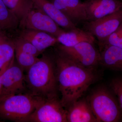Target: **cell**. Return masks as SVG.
<instances>
[{
    "label": "cell",
    "mask_w": 122,
    "mask_h": 122,
    "mask_svg": "<svg viewBox=\"0 0 122 122\" xmlns=\"http://www.w3.org/2000/svg\"><path fill=\"white\" fill-rule=\"evenodd\" d=\"M20 20L0 0V30L14 29L19 25Z\"/></svg>",
    "instance_id": "cell-19"
},
{
    "label": "cell",
    "mask_w": 122,
    "mask_h": 122,
    "mask_svg": "<svg viewBox=\"0 0 122 122\" xmlns=\"http://www.w3.org/2000/svg\"><path fill=\"white\" fill-rule=\"evenodd\" d=\"M69 122H97L87 99H78L66 109Z\"/></svg>",
    "instance_id": "cell-12"
},
{
    "label": "cell",
    "mask_w": 122,
    "mask_h": 122,
    "mask_svg": "<svg viewBox=\"0 0 122 122\" xmlns=\"http://www.w3.org/2000/svg\"><path fill=\"white\" fill-rule=\"evenodd\" d=\"M43 99L29 93L2 96L0 97V117L25 122Z\"/></svg>",
    "instance_id": "cell-3"
},
{
    "label": "cell",
    "mask_w": 122,
    "mask_h": 122,
    "mask_svg": "<svg viewBox=\"0 0 122 122\" xmlns=\"http://www.w3.org/2000/svg\"><path fill=\"white\" fill-rule=\"evenodd\" d=\"M24 72L14 60L11 65L0 75L2 87L0 97L22 93L26 86Z\"/></svg>",
    "instance_id": "cell-8"
},
{
    "label": "cell",
    "mask_w": 122,
    "mask_h": 122,
    "mask_svg": "<svg viewBox=\"0 0 122 122\" xmlns=\"http://www.w3.org/2000/svg\"><path fill=\"white\" fill-rule=\"evenodd\" d=\"M99 45L101 48L106 46H112L122 49V22L117 30Z\"/></svg>",
    "instance_id": "cell-22"
},
{
    "label": "cell",
    "mask_w": 122,
    "mask_h": 122,
    "mask_svg": "<svg viewBox=\"0 0 122 122\" xmlns=\"http://www.w3.org/2000/svg\"><path fill=\"white\" fill-rule=\"evenodd\" d=\"M15 50L38 57L42 53L32 44L22 38L18 37L14 39Z\"/></svg>",
    "instance_id": "cell-21"
},
{
    "label": "cell",
    "mask_w": 122,
    "mask_h": 122,
    "mask_svg": "<svg viewBox=\"0 0 122 122\" xmlns=\"http://www.w3.org/2000/svg\"><path fill=\"white\" fill-rule=\"evenodd\" d=\"M25 82L30 93L43 99L57 97L54 57L44 54L27 71Z\"/></svg>",
    "instance_id": "cell-2"
},
{
    "label": "cell",
    "mask_w": 122,
    "mask_h": 122,
    "mask_svg": "<svg viewBox=\"0 0 122 122\" xmlns=\"http://www.w3.org/2000/svg\"><path fill=\"white\" fill-rule=\"evenodd\" d=\"M58 43L68 47L73 46L82 42L94 44V37L87 31L78 28L69 31H65L57 38Z\"/></svg>",
    "instance_id": "cell-17"
},
{
    "label": "cell",
    "mask_w": 122,
    "mask_h": 122,
    "mask_svg": "<svg viewBox=\"0 0 122 122\" xmlns=\"http://www.w3.org/2000/svg\"><path fill=\"white\" fill-rule=\"evenodd\" d=\"M54 57L58 89L61 93L60 100L66 110L81 98L97 76L95 70L76 63L58 49Z\"/></svg>",
    "instance_id": "cell-1"
},
{
    "label": "cell",
    "mask_w": 122,
    "mask_h": 122,
    "mask_svg": "<svg viewBox=\"0 0 122 122\" xmlns=\"http://www.w3.org/2000/svg\"><path fill=\"white\" fill-rule=\"evenodd\" d=\"M87 100L98 122H117L122 120V111L118 102L107 88L96 89Z\"/></svg>",
    "instance_id": "cell-4"
},
{
    "label": "cell",
    "mask_w": 122,
    "mask_h": 122,
    "mask_svg": "<svg viewBox=\"0 0 122 122\" xmlns=\"http://www.w3.org/2000/svg\"><path fill=\"white\" fill-rule=\"evenodd\" d=\"M17 62L24 71H27L38 59V57L15 50Z\"/></svg>",
    "instance_id": "cell-20"
},
{
    "label": "cell",
    "mask_w": 122,
    "mask_h": 122,
    "mask_svg": "<svg viewBox=\"0 0 122 122\" xmlns=\"http://www.w3.org/2000/svg\"><path fill=\"white\" fill-rule=\"evenodd\" d=\"M34 5L50 17L59 26L66 31L77 27L65 15L49 0H32Z\"/></svg>",
    "instance_id": "cell-13"
},
{
    "label": "cell",
    "mask_w": 122,
    "mask_h": 122,
    "mask_svg": "<svg viewBox=\"0 0 122 122\" xmlns=\"http://www.w3.org/2000/svg\"><path fill=\"white\" fill-rule=\"evenodd\" d=\"M15 55L14 39L0 31V75L13 62Z\"/></svg>",
    "instance_id": "cell-15"
},
{
    "label": "cell",
    "mask_w": 122,
    "mask_h": 122,
    "mask_svg": "<svg viewBox=\"0 0 122 122\" xmlns=\"http://www.w3.org/2000/svg\"><path fill=\"white\" fill-rule=\"evenodd\" d=\"M74 25L87 21L83 2L80 0H50Z\"/></svg>",
    "instance_id": "cell-11"
},
{
    "label": "cell",
    "mask_w": 122,
    "mask_h": 122,
    "mask_svg": "<svg viewBox=\"0 0 122 122\" xmlns=\"http://www.w3.org/2000/svg\"><path fill=\"white\" fill-rule=\"evenodd\" d=\"M99 64L110 69L122 71V49L112 46L101 48Z\"/></svg>",
    "instance_id": "cell-16"
},
{
    "label": "cell",
    "mask_w": 122,
    "mask_h": 122,
    "mask_svg": "<svg viewBox=\"0 0 122 122\" xmlns=\"http://www.w3.org/2000/svg\"><path fill=\"white\" fill-rule=\"evenodd\" d=\"M19 37L29 42L42 53L58 43L57 38L47 33L30 29H23Z\"/></svg>",
    "instance_id": "cell-14"
},
{
    "label": "cell",
    "mask_w": 122,
    "mask_h": 122,
    "mask_svg": "<svg viewBox=\"0 0 122 122\" xmlns=\"http://www.w3.org/2000/svg\"><path fill=\"white\" fill-rule=\"evenodd\" d=\"M2 85H1V82L0 79V97L1 96V93H2Z\"/></svg>",
    "instance_id": "cell-24"
},
{
    "label": "cell",
    "mask_w": 122,
    "mask_h": 122,
    "mask_svg": "<svg viewBox=\"0 0 122 122\" xmlns=\"http://www.w3.org/2000/svg\"><path fill=\"white\" fill-rule=\"evenodd\" d=\"M110 86L114 94L117 96L122 111V78H116L112 80Z\"/></svg>",
    "instance_id": "cell-23"
},
{
    "label": "cell",
    "mask_w": 122,
    "mask_h": 122,
    "mask_svg": "<svg viewBox=\"0 0 122 122\" xmlns=\"http://www.w3.org/2000/svg\"><path fill=\"white\" fill-rule=\"evenodd\" d=\"M122 22V9L105 17L86 25V31L95 36L99 44L117 30Z\"/></svg>",
    "instance_id": "cell-9"
},
{
    "label": "cell",
    "mask_w": 122,
    "mask_h": 122,
    "mask_svg": "<svg viewBox=\"0 0 122 122\" xmlns=\"http://www.w3.org/2000/svg\"><path fill=\"white\" fill-rule=\"evenodd\" d=\"M6 7L20 21L33 8L32 0H2Z\"/></svg>",
    "instance_id": "cell-18"
},
{
    "label": "cell",
    "mask_w": 122,
    "mask_h": 122,
    "mask_svg": "<svg viewBox=\"0 0 122 122\" xmlns=\"http://www.w3.org/2000/svg\"><path fill=\"white\" fill-rule=\"evenodd\" d=\"M19 25L22 29H30L45 32L57 38L66 31L34 5L33 8L20 21Z\"/></svg>",
    "instance_id": "cell-6"
},
{
    "label": "cell",
    "mask_w": 122,
    "mask_h": 122,
    "mask_svg": "<svg viewBox=\"0 0 122 122\" xmlns=\"http://www.w3.org/2000/svg\"><path fill=\"white\" fill-rule=\"evenodd\" d=\"M87 21H94L122 9L119 0H87L83 2Z\"/></svg>",
    "instance_id": "cell-10"
},
{
    "label": "cell",
    "mask_w": 122,
    "mask_h": 122,
    "mask_svg": "<svg viewBox=\"0 0 122 122\" xmlns=\"http://www.w3.org/2000/svg\"><path fill=\"white\" fill-rule=\"evenodd\" d=\"M25 122H68L67 110L58 96L44 99Z\"/></svg>",
    "instance_id": "cell-5"
},
{
    "label": "cell",
    "mask_w": 122,
    "mask_h": 122,
    "mask_svg": "<svg viewBox=\"0 0 122 122\" xmlns=\"http://www.w3.org/2000/svg\"><path fill=\"white\" fill-rule=\"evenodd\" d=\"M58 49L85 68L95 70L100 63V53L92 43L82 42L71 47L60 44Z\"/></svg>",
    "instance_id": "cell-7"
}]
</instances>
